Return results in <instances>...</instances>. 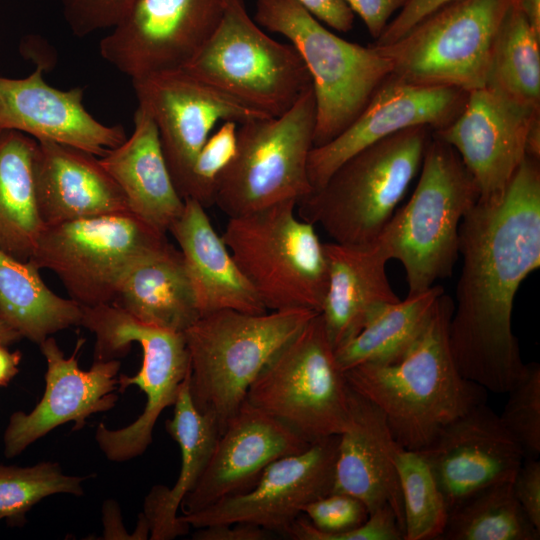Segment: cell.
Instances as JSON below:
<instances>
[{
	"label": "cell",
	"instance_id": "obj_1",
	"mask_svg": "<svg viewBox=\"0 0 540 540\" xmlns=\"http://www.w3.org/2000/svg\"><path fill=\"white\" fill-rule=\"evenodd\" d=\"M463 263L449 345L460 374L507 393L525 369L512 332L514 298L540 266V165L524 159L503 196L480 201L459 226Z\"/></svg>",
	"mask_w": 540,
	"mask_h": 540
},
{
	"label": "cell",
	"instance_id": "obj_2",
	"mask_svg": "<svg viewBox=\"0 0 540 540\" xmlns=\"http://www.w3.org/2000/svg\"><path fill=\"white\" fill-rule=\"evenodd\" d=\"M454 303L442 293L422 334L391 364L344 371L348 385L383 413L402 448L425 449L450 422L486 402V390L458 371L449 345Z\"/></svg>",
	"mask_w": 540,
	"mask_h": 540
},
{
	"label": "cell",
	"instance_id": "obj_3",
	"mask_svg": "<svg viewBox=\"0 0 540 540\" xmlns=\"http://www.w3.org/2000/svg\"><path fill=\"white\" fill-rule=\"evenodd\" d=\"M316 314L308 309L259 314L225 309L200 316L183 333L197 410L212 417L221 433L263 367Z\"/></svg>",
	"mask_w": 540,
	"mask_h": 540
},
{
	"label": "cell",
	"instance_id": "obj_4",
	"mask_svg": "<svg viewBox=\"0 0 540 540\" xmlns=\"http://www.w3.org/2000/svg\"><path fill=\"white\" fill-rule=\"evenodd\" d=\"M432 131L414 126L357 152L297 203V214L319 224L334 242L375 241L419 172Z\"/></svg>",
	"mask_w": 540,
	"mask_h": 540
},
{
	"label": "cell",
	"instance_id": "obj_5",
	"mask_svg": "<svg viewBox=\"0 0 540 540\" xmlns=\"http://www.w3.org/2000/svg\"><path fill=\"white\" fill-rule=\"evenodd\" d=\"M409 201L379 238L406 273L408 295L449 277L459 255V226L479 199L471 174L453 147L432 134Z\"/></svg>",
	"mask_w": 540,
	"mask_h": 540
},
{
	"label": "cell",
	"instance_id": "obj_6",
	"mask_svg": "<svg viewBox=\"0 0 540 540\" xmlns=\"http://www.w3.org/2000/svg\"><path fill=\"white\" fill-rule=\"evenodd\" d=\"M254 20L287 38L311 76L314 147L345 130L392 74V62L378 46L339 37L295 0H256Z\"/></svg>",
	"mask_w": 540,
	"mask_h": 540
},
{
	"label": "cell",
	"instance_id": "obj_7",
	"mask_svg": "<svg viewBox=\"0 0 540 540\" xmlns=\"http://www.w3.org/2000/svg\"><path fill=\"white\" fill-rule=\"evenodd\" d=\"M297 202L228 217L221 235L236 264L268 311L320 313L328 264L315 227L296 214Z\"/></svg>",
	"mask_w": 540,
	"mask_h": 540
},
{
	"label": "cell",
	"instance_id": "obj_8",
	"mask_svg": "<svg viewBox=\"0 0 540 540\" xmlns=\"http://www.w3.org/2000/svg\"><path fill=\"white\" fill-rule=\"evenodd\" d=\"M181 69L269 117L287 112L312 86L295 47L265 33L245 0H227L216 28Z\"/></svg>",
	"mask_w": 540,
	"mask_h": 540
},
{
	"label": "cell",
	"instance_id": "obj_9",
	"mask_svg": "<svg viewBox=\"0 0 540 540\" xmlns=\"http://www.w3.org/2000/svg\"><path fill=\"white\" fill-rule=\"evenodd\" d=\"M315 123L311 86L281 116L239 124L236 151L218 180L214 205L236 217L311 194L308 158Z\"/></svg>",
	"mask_w": 540,
	"mask_h": 540
},
{
	"label": "cell",
	"instance_id": "obj_10",
	"mask_svg": "<svg viewBox=\"0 0 540 540\" xmlns=\"http://www.w3.org/2000/svg\"><path fill=\"white\" fill-rule=\"evenodd\" d=\"M349 393L318 313L263 367L246 402L312 443L344 431Z\"/></svg>",
	"mask_w": 540,
	"mask_h": 540
},
{
	"label": "cell",
	"instance_id": "obj_11",
	"mask_svg": "<svg viewBox=\"0 0 540 540\" xmlns=\"http://www.w3.org/2000/svg\"><path fill=\"white\" fill-rule=\"evenodd\" d=\"M95 335L94 360L123 356L137 342L143 353L142 366L134 376L118 378L120 391L138 386L146 405L131 424L117 430L103 423L95 439L105 456L123 462L141 455L152 441L153 428L162 411L173 406L189 373V355L183 333L145 325L113 304L82 307L81 325Z\"/></svg>",
	"mask_w": 540,
	"mask_h": 540
},
{
	"label": "cell",
	"instance_id": "obj_12",
	"mask_svg": "<svg viewBox=\"0 0 540 540\" xmlns=\"http://www.w3.org/2000/svg\"><path fill=\"white\" fill-rule=\"evenodd\" d=\"M167 241L131 212L44 226L30 262L56 274L81 307L113 304L122 280Z\"/></svg>",
	"mask_w": 540,
	"mask_h": 540
},
{
	"label": "cell",
	"instance_id": "obj_13",
	"mask_svg": "<svg viewBox=\"0 0 540 540\" xmlns=\"http://www.w3.org/2000/svg\"><path fill=\"white\" fill-rule=\"evenodd\" d=\"M514 0H456L422 19L393 43L376 45L392 76L467 93L487 83L494 42Z\"/></svg>",
	"mask_w": 540,
	"mask_h": 540
},
{
	"label": "cell",
	"instance_id": "obj_14",
	"mask_svg": "<svg viewBox=\"0 0 540 540\" xmlns=\"http://www.w3.org/2000/svg\"><path fill=\"white\" fill-rule=\"evenodd\" d=\"M227 0H133L99 43L100 56L131 79L179 69L219 23Z\"/></svg>",
	"mask_w": 540,
	"mask_h": 540
},
{
	"label": "cell",
	"instance_id": "obj_15",
	"mask_svg": "<svg viewBox=\"0 0 540 540\" xmlns=\"http://www.w3.org/2000/svg\"><path fill=\"white\" fill-rule=\"evenodd\" d=\"M339 435L270 463L247 491L221 499L181 518L191 527L250 523L288 536L310 502L332 492Z\"/></svg>",
	"mask_w": 540,
	"mask_h": 540
},
{
	"label": "cell",
	"instance_id": "obj_16",
	"mask_svg": "<svg viewBox=\"0 0 540 540\" xmlns=\"http://www.w3.org/2000/svg\"><path fill=\"white\" fill-rule=\"evenodd\" d=\"M131 80L138 104L146 107L156 124L164 157L183 199L193 161L218 123L239 125L269 117L181 68Z\"/></svg>",
	"mask_w": 540,
	"mask_h": 540
},
{
	"label": "cell",
	"instance_id": "obj_17",
	"mask_svg": "<svg viewBox=\"0 0 540 540\" xmlns=\"http://www.w3.org/2000/svg\"><path fill=\"white\" fill-rule=\"evenodd\" d=\"M538 116L540 106L484 86L469 92L459 115L432 134L458 153L478 188V200L494 201L526 158L528 132Z\"/></svg>",
	"mask_w": 540,
	"mask_h": 540
},
{
	"label": "cell",
	"instance_id": "obj_18",
	"mask_svg": "<svg viewBox=\"0 0 540 540\" xmlns=\"http://www.w3.org/2000/svg\"><path fill=\"white\" fill-rule=\"evenodd\" d=\"M468 93L448 86L414 84L389 76L355 120L331 141L313 147L308 177L319 189L347 159L399 131L425 125L433 131L450 124Z\"/></svg>",
	"mask_w": 540,
	"mask_h": 540
},
{
	"label": "cell",
	"instance_id": "obj_19",
	"mask_svg": "<svg viewBox=\"0 0 540 540\" xmlns=\"http://www.w3.org/2000/svg\"><path fill=\"white\" fill-rule=\"evenodd\" d=\"M427 460L448 511L472 493L512 482L525 455L486 402L445 426L420 450Z\"/></svg>",
	"mask_w": 540,
	"mask_h": 540
},
{
	"label": "cell",
	"instance_id": "obj_20",
	"mask_svg": "<svg viewBox=\"0 0 540 540\" xmlns=\"http://www.w3.org/2000/svg\"><path fill=\"white\" fill-rule=\"evenodd\" d=\"M82 342L77 343L70 357L64 356L52 336L39 345L47 363L45 391L30 412L11 414L3 434V452L7 458L19 455L60 425L72 421L73 430L79 429L90 415L114 407L120 362L94 360L89 370H82L77 357Z\"/></svg>",
	"mask_w": 540,
	"mask_h": 540
},
{
	"label": "cell",
	"instance_id": "obj_21",
	"mask_svg": "<svg viewBox=\"0 0 540 540\" xmlns=\"http://www.w3.org/2000/svg\"><path fill=\"white\" fill-rule=\"evenodd\" d=\"M311 443L268 413L244 402L220 433L211 458L182 503L183 514L253 487L273 461L305 450Z\"/></svg>",
	"mask_w": 540,
	"mask_h": 540
},
{
	"label": "cell",
	"instance_id": "obj_22",
	"mask_svg": "<svg viewBox=\"0 0 540 540\" xmlns=\"http://www.w3.org/2000/svg\"><path fill=\"white\" fill-rule=\"evenodd\" d=\"M43 70L38 66L18 79L0 76V130L65 144L99 158L126 139L121 125H106L86 109L82 88H55L46 82Z\"/></svg>",
	"mask_w": 540,
	"mask_h": 540
},
{
	"label": "cell",
	"instance_id": "obj_23",
	"mask_svg": "<svg viewBox=\"0 0 540 540\" xmlns=\"http://www.w3.org/2000/svg\"><path fill=\"white\" fill-rule=\"evenodd\" d=\"M349 406L347 426L339 435L332 492L358 498L369 514L390 506L404 533L401 488L393 461L399 445L380 409L351 388Z\"/></svg>",
	"mask_w": 540,
	"mask_h": 540
},
{
	"label": "cell",
	"instance_id": "obj_24",
	"mask_svg": "<svg viewBox=\"0 0 540 540\" xmlns=\"http://www.w3.org/2000/svg\"><path fill=\"white\" fill-rule=\"evenodd\" d=\"M35 185L44 226L130 212L99 157L65 144L37 141Z\"/></svg>",
	"mask_w": 540,
	"mask_h": 540
},
{
	"label": "cell",
	"instance_id": "obj_25",
	"mask_svg": "<svg viewBox=\"0 0 540 540\" xmlns=\"http://www.w3.org/2000/svg\"><path fill=\"white\" fill-rule=\"evenodd\" d=\"M168 233L184 259L200 316L225 309L252 314L268 311L199 202L184 199L183 210Z\"/></svg>",
	"mask_w": 540,
	"mask_h": 540
},
{
	"label": "cell",
	"instance_id": "obj_26",
	"mask_svg": "<svg viewBox=\"0 0 540 540\" xmlns=\"http://www.w3.org/2000/svg\"><path fill=\"white\" fill-rule=\"evenodd\" d=\"M328 288L320 315L332 347L337 349L364 326L370 313L399 298L386 274L390 260L382 241L364 245L323 243Z\"/></svg>",
	"mask_w": 540,
	"mask_h": 540
},
{
	"label": "cell",
	"instance_id": "obj_27",
	"mask_svg": "<svg viewBox=\"0 0 540 540\" xmlns=\"http://www.w3.org/2000/svg\"><path fill=\"white\" fill-rule=\"evenodd\" d=\"M133 121L131 136L99 159L122 190L130 212L167 234L184 199L173 182L150 112L138 104Z\"/></svg>",
	"mask_w": 540,
	"mask_h": 540
},
{
	"label": "cell",
	"instance_id": "obj_28",
	"mask_svg": "<svg viewBox=\"0 0 540 540\" xmlns=\"http://www.w3.org/2000/svg\"><path fill=\"white\" fill-rule=\"evenodd\" d=\"M113 305L145 325L177 333L200 317L182 254L168 240L131 268Z\"/></svg>",
	"mask_w": 540,
	"mask_h": 540
},
{
	"label": "cell",
	"instance_id": "obj_29",
	"mask_svg": "<svg viewBox=\"0 0 540 540\" xmlns=\"http://www.w3.org/2000/svg\"><path fill=\"white\" fill-rule=\"evenodd\" d=\"M173 406V417L166 422V429L180 448L181 466L172 488L155 486L145 498L143 517L152 540H170L189 532L191 526L177 512L202 476L220 435L214 419L195 407L188 375Z\"/></svg>",
	"mask_w": 540,
	"mask_h": 540
},
{
	"label": "cell",
	"instance_id": "obj_30",
	"mask_svg": "<svg viewBox=\"0 0 540 540\" xmlns=\"http://www.w3.org/2000/svg\"><path fill=\"white\" fill-rule=\"evenodd\" d=\"M37 140L0 130V248L29 261L44 228L35 185Z\"/></svg>",
	"mask_w": 540,
	"mask_h": 540
},
{
	"label": "cell",
	"instance_id": "obj_31",
	"mask_svg": "<svg viewBox=\"0 0 540 540\" xmlns=\"http://www.w3.org/2000/svg\"><path fill=\"white\" fill-rule=\"evenodd\" d=\"M39 271L0 248V316L37 345L58 331L80 326L82 319V307L53 292Z\"/></svg>",
	"mask_w": 540,
	"mask_h": 540
},
{
	"label": "cell",
	"instance_id": "obj_32",
	"mask_svg": "<svg viewBox=\"0 0 540 540\" xmlns=\"http://www.w3.org/2000/svg\"><path fill=\"white\" fill-rule=\"evenodd\" d=\"M442 293V287L433 285L404 300L377 306L360 332L334 350L339 367L346 371L361 364L400 360L422 334Z\"/></svg>",
	"mask_w": 540,
	"mask_h": 540
},
{
	"label": "cell",
	"instance_id": "obj_33",
	"mask_svg": "<svg viewBox=\"0 0 540 540\" xmlns=\"http://www.w3.org/2000/svg\"><path fill=\"white\" fill-rule=\"evenodd\" d=\"M536 528L515 497L512 482L486 486L448 511L439 540H539Z\"/></svg>",
	"mask_w": 540,
	"mask_h": 540
},
{
	"label": "cell",
	"instance_id": "obj_34",
	"mask_svg": "<svg viewBox=\"0 0 540 540\" xmlns=\"http://www.w3.org/2000/svg\"><path fill=\"white\" fill-rule=\"evenodd\" d=\"M485 86L520 103L540 106V36L517 0L512 2L497 33Z\"/></svg>",
	"mask_w": 540,
	"mask_h": 540
},
{
	"label": "cell",
	"instance_id": "obj_35",
	"mask_svg": "<svg viewBox=\"0 0 540 540\" xmlns=\"http://www.w3.org/2000/svg\"><path fill=\"white\" fill-rule=\"evenodd\" d=\"M393 461L403 502L404 540H439L448 508L427 460L420 451L398 446Z\"/></svg>",
	"mask_w": 540,
	"mask_h": 540
},
{
	"label": "cell",
	"instance_id": "obj_36",
	"mask_svg": "<svg viewBox=\"0 0 540 540\" xmlns=\"http://www.w3.org/2000/svg\"><path fill=\"white\" fill-rule=\"evenodd\" d=\"M83 478L63 473L57 463L29 467L0 464V519L19 524L42 499L59 493L81 496Z\"/></svg>",
	"mask_w": 540,
	"mask_h": 540
},
{
	"label": "cell",
	"instance_id": "obj_37",
	"mask_svg": "<svg viewBox=\"0 0 540 540\" xmlns=\"http://www.w3.org/2000/svg\"><path fill=\"white\" fill-rule=\"evenodd\" d=\"M500 420L522 448L525 457L540 454V366L529 363L507 392Z\"/></svg>",
	"mask_w": 540,
	"mask_h": 540
},
{
	"label": "cell",
	"instance_id": "obj_38",
	"mask_svg": "<svg viewBox=\"0 0 540 540\" xmlns=\"http://www.w3.org/2000/svg\"><path fill=\"white\" fill-rule=\"evenodd\" d=\"M237 129L236 122L225 121L210 134L193 161L184 199H194L206 209L214 205L218 180L236 151Z\"/></svg>",
	"mask_w": 540,
	"mask_h": 540
},
{
	"label": "cell",
	"instance_id": "obj_39",
	"mask_svg": "<svg viewBox=\"0 0 540 540\" xmlns=\"http://www.w3.org/2000/svg\"><path fill=\"white\" fill-rule=\"evenodd\" d=\"M60 5L72 33L86 37L111 29L124 15L133 0H53Z\"/></svg>",
	"mask_w": 540,
	"mask_h": 540
},
{
	"label": "cell",
	"instance_id": "obj_40",
	"mask_svg": "<svg viewBox=\"0 0 540 540\" xmlns=\"http://www.w3.org/2000/svg\"><path fill=\"white\" fill-rule=\"evenodd\" d=\"M512 487L525 514L540 529V462L537 458H524Z\"/></svg>",
	"mask_w": 540,
	"mask_h": 540
},
{
	"label": "cell",
	"instance_id": "obj_41",
	"mask_svg": "<svg viewBox=\"0 0 540 540\" xmlns=\"http://www.w3.org/2000/svg\"><path fill=\"white\" fill-rule=\"evenodd\" d=\"M454 1L456 0H408L374 44L393 43L432 12Z\"/></svg>",
	"mask_w": 540,
	"mask_h": 540
},
{
	"label": "cell",
	"instance_id": "obj_42",
	"mask_svg": "<svg viewBox=\"0 0 540 540\" xmlns=\"http://www.w3.org/2000/svg\"><path fill=\"white\" fill-rule=\"evenodd\" d=\"M354 14L366 26L371 37L377 40L392 16L396 15L408 0H344Z\"/></svg>",
	"mask_w": 540,
	"mask_h": 540
},
{
	"label": "cell",
	"instance_id": "obj_43",
	"mask_svg": "<svg viewBox=\"0 0 540 540\" xmlns=\"http://www.w3.org/2000/svg\"><path fill=\"white\" fill-rule=\"evenodd\" d=\"M316 19L338 32L353 28L355 14L344 0H295Z\"/></svg>",
	"mask_w": 540,
	"mask_h": 540
},
{
	"label": "cell",
	"instance_id": "obj_44",
	"mask_svg": "<svg viewBox=\"0 0 540 540\" xmlns=\"http://www.w3.org/2000/svg\"><path fill=\"white\" fill-rule=\"evenodd\" d=\"M272 533L250 523L219 524L197 528L196 540H265Z\"/></svg>",
	"mask_w": 540,
	"mask_h": 540
},
{
	"label": "cell",
	"instance_id": "obj_45",
	"mask_svg": "<svg viewBox=\"0 0 540 540\" xmlns=\"http://www.w3.org/2000/svg\"><path fill=\"white\" fill-rule=\"evenodd\" d=\"M22 359L20 351H10L8 346L0 344V386H6L19 372Z\"/></svg>",
	"mask_w": 540,
	"mask_h": 540
},
{
	"label": "cell",
	"instance_id": "obj_46",
	"mask_svg": "<svg viewBox=\"0 0 540 540\" xmlns=\"http://www.w3.org/2000/svg\"><path fill=\"white\" fill-rule=\"evenodd\" d=\"M517 4L533 30L540 36V0H517Z\"/></svg>",
	"mask_w": 540,
	"mask_h": 540
},
{
	"label": "cell",
	"instance_id": "obj_47",
	"mask_svg": "<svg viewBox=\"0 0 540 540\" xmlns=\"http://www.w3.org/2000/svg\"><path fill=\"white\" fill-rule=\"evenodd\" d=\"M526 156L536 160L540 159V116L535 118L528 132Z\"/></svg>",
	"mask_w": 540,
	"mask_h": 540
},
{
	"label": "cell",
	"instance_id": "obj_48",
	"mask_svg": "<svg viewBox=\"0 0 540 540\" xmlns=\"http://www.w3.org/2000/svg\"><path fill=\"white\" fill-rule=\"evenodd\" d=\"M20 339L21 335L0 316V344L9 346Z\"/></svg>",
	"mask_w": 540,
	"mask_h": 540
},
{
	"label": "cell",
	"instance_id": "obj_49",
	"mask_svg": "<svg viewBox=\"0 0 540 540\" xmlns=\"http://www.w3.org/2000/svg\"><path fill=\"white\" fill-rule=\"evenodd\" d=\"M1 520V519H0Z\"/></svg>",
	"mask_w": 540,
	"mask_h": 540
}]
</instances>
